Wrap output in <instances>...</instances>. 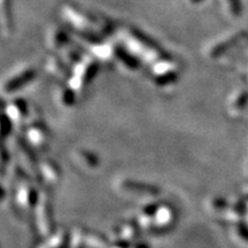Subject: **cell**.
Returning <instances> with one entry per match:
<instances>
[{"label": "cell", "instance_id": "277c9868", "mask_svg": "<svg viewBox=\"0 0 248 248\" xmlns=\"http://www.w3.org/2000/svg\"><path fill=\"white\" fill-rule=\"evenodd\" d=\"M38 201V194L32 186L27 183H22L18 186L16 194H15V202L20 207V209L31 210L37 206Z\"/></svg>", "mask_w": 248, "mask_h": 248}, {"label": "cell", "instance_id": "3957f363", "mask_svg": "<svg viewBox=\"0 0 248 248\" xmlns=\"http://www.w3.org/2000/svg\"><path fill=\"white\" fill-rule=\"evenodd\" d=\"M176 222V213L169 204H157L153 216L152 229L154 231H168Z\"/></svg>", "mask_w": 248, "mask_h": 248}, {"label": "cell", "instance_id": "ba28073f", "mask_svg": "<svg viewBox=\"0 0 248 248\" xmlns=\"http://www.w3.org/2000/svg\"><path fill=\"white\" fill-rule=\"evenodd\" d=\"M139 226L138 223L135 222H126L124 224L121 225L119 230V237L121 238L120 240H124L126 243H132V241L137 240L139 237Z\"/></svg>", "mask_w": 248, "mask_h": 248}, {"label": "cell", "instance_id": "7a4b0ae2", "mask_svg": "<svg viewBox=\"0 0 248 248\" xmlns=\"http://www.w3.org/2000/svg\"><path fill=\"white\" fill-rule=\"evenodd\" d=\"M119 187L123 194L129 195V197L152 199V198L159 195V188L155 187V186L135 182L131 179H123L122 182L119 183Z\"/></svg>", "mask_w": 248, "mask_h": 248}, {"label": "cell", "instance_id": "6da1fadb", "mask_svg": "<svg viewBox=\"0 0 248 248\" xmlns=\"http://www.w3.org/2000/svg\"><path fill=\"white\" fill-rule=\"evenodd\" d=\"M36 223L37 230L43 237H49L54 233L53 212L49 201L45 197L39 198L36 206Z\"/></svg>", "mask_w": 248, "mask_h": 248}, {"label": "cell", "instance_id": "9c48e42d", "mask_svg": "<svg viewBox=\"0 0 248 248\" xmlns=\"http://www.w3.org/2000/svg\"><path fill=\"white\" fill-rule=\"evenodd\" d=\"M75 159H76V162L80 164L83 168H86L89 170L97 168L99 164L97 155H94L93 153H91V152L85 151V150L77 151L75 153Z\"/></svg>", "mask_w": 248, "mask_h": 248}, {"label": "cell", "instance_id": "8fae6325", "mask_svg": "<svg viewBox=\"0 0 248 248\" xmlns=\"http://www.w3.org/2000/svg\"><path fill=\"white\" fill-rule=\"evenodd\" d=\"M86 247L88 248H109L108 240L104 234L99 232H88L86 235Z\"/></svg>", "mask_w": 248, "mask_h": 248}, {"label": "cell", "instance_id": "30bf717a", "mask_svg": "<svg viewBox=\"0 0 248 248\" xmlns=\"http://www.w3.org/2000/svg\"><path fill=\"white\" fill-rule=\"evenodd\" d=\"M86 232L84 229L76 228L70 233L69 243L67 248H85L86 247Z\"/></svg>", "mask_w": 248, "mask_h": 248}, {"label": "cell", "instance_id": "5b68a950", "mask_svg": "<svg viewBox=\"0 0 248 248\" xmlns=\"http://www.w3.org/2000/svg\"><path fill=\"white\" fill-rule=\"evenodd\" d=\"M38 170L42 178L48 185H55L61 177V172L58 164L52 160L42 161L38 166Z\"/></svg>", "mask_w": 248, "mask_h": 248}, {"label": "cell", "instance_id": "52a82bcc", "mask_svg": "<svg viewBox=\"0 0 248 248\" xmlns=\"http://www.w3.org/2000/svg\"><path fill=\"white\" fill-rule=\"evenodd\" d=\"M70 233L64 230H58L45 239L39 248H67Z\"/></svg>", "mask_w": 248, "mask_h": 248}, {"label": "cell", "instance_id": "8992f818", "mask_svg": "<svg viewBox=\"0 0 248 248\" xmlns=\"http://www.w3.org/2000/svg\"><path fill=\"white\" fill-rule=\"evenodd\" d=\"M28 142L32 147L37 148L39 151H44L47 147L48 144V135L45 129L40 128V126H35V128H30L27 132Z\"/></svg>", "mask_w": 248, "mask_h": 248}]
</instances>
